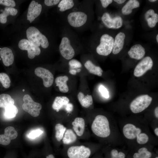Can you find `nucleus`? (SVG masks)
<instances>
[{
    "label": "nucleus",
    "instance_id": "bb28decb",
    "mask_svg": "<svg viewBox=\"0 0 158 158\" xmlns=\"http://www.w3.org/2000/svg\"><path fill=\"white\" fill-rule=\"evenodd\" d=\"M14 101L8 94H2L0 95V108H5L8 106L13 105Z\"/></svg>",
    "mask_w": 158,
    "mask_h": 158
},
{
    "label": "nucleus",
    "instance_id": "09e8293b",
    "mask_svg": "<svg viewBox=\"0 0 158 158\" xmlns=\"http://www.w3.org/2000/svg\"><path fill=\"white\" fill-rule=\"evenodd\" d=\"M154 114L156 117L158 118V107H156L154 110Z\"/></svg>",
    "mask_w": 158,
    "mask_h": 158
},
{
    "label": "nucleus",
    "instance_id": "a211bd4d",
    "mask_svg": "<svg viewBox=\"0 0 158 158\" xmlns=\"http://www.w3.org/2000/svg\"><path fill=\"white\" fill-rule=\"evenodd\" d=\"M72 125L73 130L77 135L81 136L85 128V123L84 119L81 117H76L72 122Z\"/></svg>",
    "mask_w": 158,
    "mask_h": 158
},
{
    "label": "nucleus",
    "instance_id": "393cba45",
    "mask_svg": "<svg viewBox=\"0 0 158 158\" xmlns=\"http://www.w3.org/2000/svg\"><path fill=\"white\" fill-rule=\"evenodd\" d=\"M17 13V9L14 8L6 7L3 12L0 14V22L2 24L5 23L7 21V16L9 15L15 16Z\"/></svg>",
    "mask_w": 158,
    "mask_h": 158
},
{
    "label": "nucleus",
    "instance_id": "72a5a7b5",
    "mask_svg": "<svg viewBox=\"0 0 158 158\" xmlns=\"http://www.w3.org/2000/svg\"><path fill=\"white\" fill-rule=\"evenodd\" d=\"M152 155L151 153L147 151L143 153H135L134 154L133 157V158H150Z\"/></svg>",
    "mask_w": 158,
    "mask_h": 158
},
{
    "label": "nucleus",
    "instance_id": "79ce46f5",
    "mask_svg": "<svg viewBox=\"0 0 158 158\" xmlns=\"http://www.w3.org/2000/svg\"><path fill=\"white\" fill-rule=\"evenodd\" d=\"M73 108V106L72 104L69 103L65 107L64 109L68 113L71 112Z\"/></svg>",
    "mask_w": 158,
    "mask_h": 158
},
{
    "label": "nucleus",
    "instance_id": "a878e982",
    "mask_svg": "<svg viewBox=\"0 0 158 158\" xmlns=\"http://www.w3.org/2000/svg\"><path fill=\"white\" fill-rule=\"evenodd\" d=\"M77 139V136L73 131L71 129L66 130L63 138L62 141L65 144H69L75 142Z\"/></svg>",
    "mask_w": 158,
    "mask_h": 158
},
{
    "label": "nucleus",
    "instance_id": "39448f33",
    "mask_svg": "<svg viewBox=\"0 0 158 158\" xmlns=\"http://www.w3.org/2000/svg\"><path fill=\"white\" fill-rule=\"evenodd\" d=\"M23 100L24 103L22 105L23 109L33 117L38 116L42 108L41 104L34 102L28 94L24 96Z\"/></svg>",
    "mask_w": 158,
    "mask_h": 158
},
{
    "label": "nucleus",
    "instance_id": "4468645a",
    "mask_svg": "<svg viewBox=\"0 0 158 158\" xmlns=\"http://www.w3.org/2000/svg\"><path fill=\"white\" fill-rule=\"evenodd\" d=\"M141 129L132 123L125 124L123 128L124 136L127 139L133 140L136 138L141 133Z\"/></svg>",
    "mask_w": 158,
    "mask_h": 158
},
{
    "label": "nucleus",
    "instance_id": "1a4fd4ad",
    "mask_svg": "<svg viewBox=\"0 0 158 158\" xmlns=\"http://www.w3.org/2000/svg\"><path fill=\"white\" fill-rule=\"evenodd\" d=\"M153 65V61L150 56H146L142 59L136 65L134 71L136 77H140L147 71L151 69Z\"/></svg>",
    "mask_w": 158,
    "mask_h": 158
},
{
    "label": "nucleus",
    "instance_id": "7c9ffc66",
    "mask_svg": "<svg viewBox=\"0 0 158 158\" xmlns=\"http://www.w3.org/2000/svg\"><path fill=\"white\" fill-rule=\"evenodd\" d=\"M4 134L11 140L16 138L18 135V133L15 128L12 126H9L6 128Z\"/></svg>",
    "mask_w": 158,
    "mask_h": 158
},
{
    "label": "nucleus",
    "instance_id": "58836bf2",
    "mask_svg": "<svg viewBox=\"0 0 158 158\" xmlns=\"http://www.w3.org/2000/svg\"><path fill=\"white\" fill-rule=\"evenodd\" d=\"M11 140L6 138L4 134L0 135V144L4 145H9Z\"/></svg>",
    "mask_w": 158,
    "mask_h": 158
},
{
    "label": "nucleus",
    "instance_id": "de8ad7c7",
    "mask_svg": "<svg viewBox=\"0 0 158 158\" xmlns=\"http://www.w3.org/2000/svg\"><path fill=\"white\" fill-rule=\"evenodd\" d=\"M126 0H114L115 2H116L117 3L121 4L124 3Z\"/></svg>",
    "mask_w": 158,
    "mask_h": 158
},
{
    "label": "nucleus",
    "instance_id": "a18cd8bd",
    "mask_svg": "<svg viewBox=\"0 0 158 158\" xmlns=\"http://www.w3.org/2000/svg\"><path fill=\"white\" fill-rule=\"evenodd\" d=\"M118 157L119 158H125L126 155L124 153L120 152L118 153Z\"/></svg>",
    "mask_w": 158,
    "mask_h": 158
},
{
    "label": "nucleus",
    "instance_id": "f3484780",
    "mask_svg": "<svg viewBox=\"0 0 158 158\" xmlns=\"http://www.w3.org/2000/svg\"><path fill=\"white\" fill-rule=\"evenodd\" d=\"M125 37V34L122 32H120L116 36L112 51L114 54H117L122 50L123 47Z\"/></svg>",
    "mask_w": 158,
    "mask_h": 158
},
{
    "label": "nucleus",
    "instance_id": "ea45409f",
    "mask_svg": "<svg viewBox=\"0 0 158 158\" xmlns=\"http://www.w3.org/2000/svg\"><path fill=\"white\" fill-rule=\"evenodd\" d=\"M60 1L59 0H45V4L48 6H51L57 4Z\"/></svg>",
    "mask_w": 158,
    "mask_h": 158
},
{
    "label": "nucleus",
    "instance_id": "f03ea898",
    "mask_svg": "<svg viewBox=\"0 0 158 158\" xmlns=\"http://www.w3.org/2000/svg\"><path fill=\"white\" fill-rule=\"evenodd\" d=\"M27 40L34 46L43 48H47L49 45L48 40L46 37L42 34L36 27H29L26 32Z\"/></svg>",
    "mask_w": 158,
    "mask_h": 158
},
{
    "label": "nucleus",
    "instance_id": "37998d69",
    "mask_svg": "<svg viewBox=\"0 0 158 158\" xmlns=\"http://www.w3.org/2000/svg\"><path fill=\"white\" fill-rule=\"evenodd\" d=\"M118 151L116 149L112 150L111 152L112 156L114 157H118Z\"/></svg>",
    "mask_w": 158,
    "mask_h": 158
},
{
    "label": "nucleus",
    "instance_id": "6e6d98bb",
    "mask_svg": "<svg viewBox=\"0 0 158 158\" xmlns=\"http://www.w3.org/2000/svg\"><path fill=\"white\" fill-rule=\"evenodd\" d=\"M155 158H158V157H156Z\"/></svg>",
    "mask_w": 158,
    "mask_h": 158
},
{
    "label": "nucleus",
    "instance_id": "f704fd0d",
    "mask_svg": "<svg viewBox=\"0 0 158 158\" xmlns=\"http://www.w3.org/2000/svg\"><path fill=\"white\" fill-rule=\"evenodd\" d=\"M69 64L71 69H74V68H80L82 66V65L81 63L77 60L72 59L69 62Z\"/></svg>",
    "mask_w": 158,
    "mask_h": 158
},
{
    "label": "nucleus",
    "instance_id": "b1692460",
    "mask_svg": "<svg viewBox=\"0 0 158 158\" xmlns=\"http://www.w3.org/2000/svg\"><path fill=\"white\" fill-rule=\"evenodd\" d=\"M84 66L90 73L99 76L102 75L103 73L102 69L100 67L95 66L91 61H87Z\"/></svg>",
    "mask_w": 158,
    "mask_h": 158
},
{
    "label": "nucleus",
    "instance_id": "c9c22d12",
    "mask_svg": "<svg viewBox=\"0 0 158 158\" xmlns=\"http://www.w3.org/2000/svg\"><path fill=\"white\" fill-rule=\"evenodd\" d=\"M43 133L41 130L37 129L31 131L28 135V137L31 139H34L39 136Z\"/></svg>",
    "mask_w": 158,
    "mask_h": 158
},
{
    "label": "nucleus",
    "instance_id": "e433bc0d",
    "mask_svg": "<svg viewBox=\"0 0 158 158\" xmlns=\"http://www.w3.org/2000/svg\"><path fill=\"white\" fill-rule=\"evenodd\" d=\"M0 4L9 7L13 8L16 6L15 2L13 0H0Z\"/></svg>",
    "mask_w": 158,
    "mask_h": 158
},
{
    "label": "nucleus",
    "instance_id": "aec40b11",
    "mask_svg": "<svg viewBox=\"0 0 158 158\" xmlns=\"http://www.w3.org/2000/svg\"><path fill=\"white\" fill-rule=\"evenodd\" d=\"M145 18L148 26L151 28L154 27L158 22V15L154 11L150 9L147 11L145 14Z\"/></svg>",
    "mask_w": 158,
    "mask_h": 158
},
{
    "label": "nucleus",
    "instance_id": "49530a36",
    "mask_svg": "<svg viewBox=\"0 0 158 158\" xmlns=\"http://www.w3.org/2000/svg\"><path fill=\"white\" fill-rule=\"evenodd\" d=\"M69 72L70 73L73 75H75L77 73L76 69H70Z\"/></svg>",
    "mask_w": 158,
    "mask_h": 158
},
{
    "label": "nucleus",
    "instance_id": "20e7f679",
    "mask_svg": "<svg viewBox=\"0 0 158 158\" xmlns=\"http://www.w3.org/2000/svg\"><path fill=\"white\" fill-rule=\"evenodd\" d=\"M114 41V38L107 34H104L101 37L100 43L96 48L99 54L107 56L112 51Z\"/></svg>",
    "mask_w": 158,
    "mask_h": 158
},
{
    "label": "nucleus",
    "instance_id": "dca6fc26",
    "mask_svg": "<svg viewBox=\"0 0 158 158\" xmlns=\"http://www.w3.org/2000/svg\"><path fill=\"white\" fill-rule=\"evenodd\" d=\"M144 48L140 44H136L133 46L128 52L130 57L136 60L142 59L145 54Z\"/></svg>",
    "mask_w": 158,
    "mask_h": 158
},
{
    "label": "nucleus",
    "instance_id": "9d476101",
    "mask_svg": "<svg viewBox=\"0 0 158 158\" xmlns=\"http://www.w3.org/2000/svg\"><path fill=\"white\" fill-rule=\"evenodd\" d=\"M59 49L62 56L66 59H71L74 55V49L71 45L69 39L66 37H64L62 39Z\"/></svg>",
    "mask_w": 158,
    "mask_h": 158
},
{
    "label": "nucleus",
    "instance_id": "a19ab883",
    "mask_svg": "<svg viewBox=\"0 0 158 158\" xmlns=\"http://www.w3.org/2000/svg\"><path fill=\"white\" fill-rule=\"evenodd\" d=\"M101 2L103 7L106 8L113 1L112 0H101Z\"/></svg>",
    "mask_w": 158,
    "mask_h": 158
},
{
    "label": "nucleus",
    "instance_id": "2f4dec72",
    "mask_svg": "<svg viewBox=\"0 0 158 158\" xmlns=\"http://www.w3.org/2000/svg\"><path fill=\"white\" fill-rule=\"evenodd\" d=\"M0 82L5 88H8L10 86V78L7 74L5 73H0Z\"/></svg>",
    "mask_w": 158,
    "mask_h": 158
},
{
    "label": "nucleus",
    "instance_id": "c85d7f7f",
    "mask_svg": "<svg viewBox=\"0 0 158 158\" xmlns=\"http://www.w3.org/2000/svg\"><path fill=\"white\" fill-rule=\"evenodd\" d=\"M55 137L56 140L60 141L62 139L66 130V128L60 123H57L55 126Z\"/></svg>",
    "mask_w": 158,
    "mask_h": 158
},
{
    "label": "nucleus",
    "instance_id": "cd10ccee",
    "mask_svg": "<svg viewBox=\"0 0 158 158\" xmlns=\"http://www.w3.org/2000/svg\"><path fill=\"white\" fill-rule=\"evenodd\" d=\"M4 109V115L5 117L7 118H14L18 111L17 107L14 105L8 106Z\"/></svg>",
    "mask_w": 158,
    "mask_h": 158
},
{
    "label": "nucleus",
    "instance_id": "6ab92c4d",
    "mask_svg": "<svg viewBox=\"0 0 158 158\" xmlns=\"http://www.w3.org/2000/svg\"><path fill=\"white\" fill-rule=\"evenodd\" d=\"M69 102V99L66 96H57L54 100L52 108L57 112L62 109H64L66 105Z\"/></svg>",
    "mask_w": 158,
    "mask_h": 158
},
{
    "label": "nucleus",
    "instance_id": "3c124183",
    "mask_svg": "<svg viewBox=\"0 0 158 158\" xmlns=\"http://www.w3.org/2000/svg\"><path fill=\"white\" fill-rule=\"evenodd\" d=\"M46 158H55L54 156L52 154H50L46 157Z\"/></svg>",
    "mask_w": 158,
    "mask_h": 158
},
{
    "label": "nucleus",
    "instance_id": "603ef678",
    "mask_svg": "<svg viewBox=\"0 0 158 158\" xmlns=\"http://www.w3.org/2000/svg\"><path fill=\"white\" fill-rule=\"evenodd\" d=\"M149 1L151 2H154L155 1H156L157 0H149Z\"/></svg>",
    "mask_w": 158,
    "mask_h": 158
},
{
    "label": "nucleus",
    "instance_id": "4be33fe9",
    "mask_svg": "<svg viewBox=\"0 0 158 158\" xmlns=\"http://www.w3.org/2000/svg\"><path fill=\"white\" fill-rule=\"evenodd\" d=\"M139 6L140 3L138 1L130 0L123 7L121 11L124 15H129L132 12V9L138 7Z\"/></svg>",
    "mask_w": 158,
    "mask_h": 158
},
{
    "label": "nucleus",
    "instance_id": "864d4df0",
    "mask_svg": "<svg viewBox=\"0 0 158 158\" xmlns=\"http://www.w3.org/2000/svg\"><path fill=\"white\" fill-rule=\"evenodd\" d=\"M156 40L157 42H158V35L157 34L156 36Z\"/></svg>",
    "mask_w": 158,
    "mask_h": 158
},
{
    "label": "nucleus",
    "instance_id": "c03bdc74",
    "mask_svg": "<svg viewBox=\"0 0 158 158\" xmlns=\"http://www.w3.org/2000/svg\"><path fill=\"white\" fill-rule=\"evenodd\" d=\"M148 151L147 149L145 147H142L140 148L138 150V153H142L146 152Z\"/></svg>",
    "mask_w": 158,
    "mask_h": 158
},
{
    "label": "nucleus",
    "instance_id": "2eb2a0df",
    "mask_svg": "<svg viewBox=\"0 0 158 158\" xmlns=\"http://www.w3.org/2000/svg\"><path fill=\"white\" fill-rule=\"evenodd\" d=\"M0 55L4 65L8 66L12 64L14 61V57L12 50L7 47L1 49Z\"/></svg>",
    "mask_w": 158,
    "mask_h": 158
},
{
    "label": "nucleus",
    "instance_id": "f257e3e1",
    "mask_svg": "<svg viewBox=\"0 0 158 158\" xmlns=\"http://www.w3.org/2000/svg\"><path fill=\"white\" fill-rule=\"evenodd\" d=\"M91 128L93 133L99 137L107 138L110 134L109 121L104 115L97 116L92 123Z\"/></svg>",
    "mask_w": 158,
    "mask_h": 158
},
{
    "label": "nucleus",
    "instance_id": "c756f323",
    "mask_svg": "<svg viewBox=\"0 0 158 158\" xmlns=\"http://www.w3.org/2000/svg\"><path fill=\"white\" fill-rule=\"evenodd\" d=\"M74 2L72 0H61L59 4L58 7L60 11L63 12L72 8L74 5Z\"/></svg>",
    "mask_w": 158,
    "mask_h": 158
},
{
    "label": "nucleus",
    "instance_id": "5701e85b",
    "mask_svg": "<svg viewBox=\"0 0 158 158\" xmlns=\"http://www.w3.org/2000/svg\"><path fill=\"white\" fill-rule=\"evenodd\" d=\"M78 98L80 104L83 107L87 108L93 103V99L91 95H85L82 92H79L78 95Z\"/></svg>",
    "mask_w": 158,
    "mask_h": 158
},
{
    "label": "nucleus",
    "instance_id": "0eeeda50",
    "mask_svg": "<svg viewBox=\"0 0 158 158\" xmlns=\"http://www.w3.org/2000/svg\"><path fill=\"white\" fill-rule=\"evenodd\" d=\"M18 46L22 50L27 51L28 57L30 59L39 55L41 53L39 47L34 46L27 39L21 40L18 42Z\"/></svg>",
    "mask_w": 158,
    "mask_h": 158
},
{
    "label": "nucleus",
    "instance_id": "473e14b6",
    "mask_svg": "<svg viewBox=\"0 0 158 158\" xmlns=\"http://www.w3.org/2000/svg\"><path fill=\"white\" fill-rule=\"evenodd\" d=\"M137 141L139 144L142 145L147 143L149 140L148 135L145 133H141L136 138Z\"/></svg>",
    "mask_w": 158,
    "mask_h": 158
},
{
    "label": "nucleus",
    "instance_id": "9b49d317",
    "mask_svg": "<svg viewBox=\"0 0 158 158\" xmlns=\"http://www.w3.org/2000/svg\"><path fill=\"white\" fill-rule=\"evenodd\" d=\"M35 73L43 80L44 87H49L52 85L54 77L52 73L48 70L42 67H38L35 70Z\"/></svg>",
    "mask_w": 158,
    "mask_h": 158
},
{
    "label": "nucleus",
    "instance_id": "423d86ee",
    "mask_svg": "<svg viewBox=\"0 0 158 158\" xmlns=\"http://www.w3.org/2000/svg\"><path fill=\"white\" fill-rule=\"evenodd\" d=\"M91 153L90 149L84 145L71 146L67 151L69 158H88Z\"/></svg>",
    "mask_w": 158,
    "mask_h": 158
},
{
    "label": "nucleus",
    "instance_id": "4c0bfd02",
    "mask_svg": "<svg viewBox=\"0 0 158 158\" xmlns=\"http://www.w3.org/2000/svg\"><path fill=\"white\" fill-rule=\"evenodd\" d=\"M99 90L104 97L107 98L109 97V92L107 89L104 86L101 85L99 87Z\"/></svg>",
    "mask_w": 158,
    "mask_h": 158
},
{
    "label": "nucleus",
    "instance_id": "412c9836",
    "mask_svg": "<svg viewBox=\"0 0 158 158\" xmlns=\"http://www.w3.org/2000/svg\"><path fill=\"white\" fill-rule=\"evenodd\" d=\"M68 80V78L66 75L59 76L56 78L55 83L61 92L67 93L68 92L69 88L67 83Z\"/></svg>",
    "mask_w": 158,
    "mask_h": 158
},
{
    "label": "nucleus",
    "instance_id": "6e6552de",
    "mask_svg": "<svg viewBox=\"0 0 158 158\" xmlns=\"http://www.w3.org/2000/svg\"><path fill=\"white\" fill-rule=\"evenodd\" d=\"M87 19V15L84 12L78 11L71 13L67 17L69 24L74 27H79L83 25Z\"/></svg>",
    "mask_w": 158,
    "mask_h": 158
},
{
    "label": "nucleus",
    "instance_id": "ddd939ff",
    "mask_svg": "<svg viewBox=\"0 0 158 158\" xmlns=\"http://www.w3.org/2000/svg\"><path fill=\"white\" fill-rule=\"evenodd\" d=\"M42 5L33 0L30 3L27 14V20L31 23L38 17L41 13Z\"/></svg>",
    "mask_w": 158,
    "mask_h": 158
},
{
    "label": "nucleus",
    "instance_id": "8fccbe9b",
    "mask_svg": "<svg viewBox=\"0 0 158 158\" xmlns=\"http://www.w3.org/2000/svg\"><path fill=\"white\" fill-rule=\"evenodd\" d=\"M154 133L157 136H158V128H157L154 130Z\"/></svg>",
    "mask_w": 158,
    "mask_h": 158
},
{
    "label": "nucleus",
    "instance_id": "5fc2aeb1",
    "mask_svg": "<svg viewBox=\"0 0 158 158\" xmlns=\"http://www.w3.org/2000/svg\"><path fill=\"white\" fill-rule=\"evenodd\" d=\"M23 92H24V91H25V90H24V89H23Z\"/></svg>",
    "mask_w": 158,
    "mask_h": 158
},
{
    "label": "nucleus",
    "instance_id": "7ed1b4c3",
    "mask_svg": "<svg viewBox=\"0 0 158 158\" xmlns=\"http://www.w3.org/2000/svg\"><path fill=\"white\" fill-rule=\"evenodd\" d=\"M152 98L148 95H140L130 103V109L135 114L140 113L147 109L151 103Z\"/></svg>",
    "mask_w": 158,
    "mask_h": 158
},
{
    "label": "nucleus",
    "instance_id": "f8f14e48",
    "mask_svg": "<svg viewBox=\"0 0 158 158\" xmlns=\"http://www.w3.org/2000/svg\"><path fill=\"white\" fill-rule=\"evenodd\" d=\"M101 19L105 26L109 28L118 29L122 25V19L120 16L112 18L108 13H105Z\"/></svg>",
    "mask_w": 158,
    "mask_h": 158
}]
</instances>
